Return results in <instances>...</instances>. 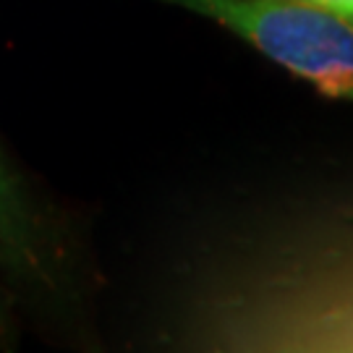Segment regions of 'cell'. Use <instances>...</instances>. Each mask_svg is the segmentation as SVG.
I'll return each mask as SVG.
<instances>
[{
    "instance_id": "cell-2",
    "label": "cell",
    "mask_w": 353,
    "mask_h": 353,
    "mask_svg": "<svg viewBox=\"0 0 353 353\" xmlns=\"http://www.w3.org/2000/svg\"><path fill=\"white\" fill-rule=\"evenodd\" d=\"M301 3H312V6H319V8H327V11L341 13V16L353 21V0H301Z\"/></svg>"
},
{
    "instance_id": "cell-1",
    "label": "cell",
    "mask_w": 353,
    "mask_h": 353,
    "mask_svg": "<svg viewBox=\"0 0 353 353\" xmlns=\"http://www.w3.org/2000/svg\"><path fill=\"white\" fill-rule=\"evenodd\" d=\"M239 34L272 63L353 102V21L301 0H160Z\"/></svg>"
}]
</instances>
